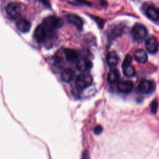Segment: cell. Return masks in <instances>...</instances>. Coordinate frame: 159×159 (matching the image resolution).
I'll use <instances>...</instances> for the list:
<instances>
[{"mask_svg": "<svg viewBox=\"0 0 159 159\" xmlns=\"http://www.w3.org/2000/svg\"><path fill=\"white\" fill-rule=\"evenodd\" d=\"M43 24L49 29L58 28L63 25V20L55 16H50L43 19Z\"/></svg>", "mask_w": 159, "mask_h": 159, "instance_id": "1", "label": "cell"}, {"mask_svg": "<svg viewBox=\"0 0 159 159\" xmlns=\"http://www.w3.org/2000/svg\"><path fill=\"white\" fill-rule=\"evenodd\" d=\"M75 82L78 88L84 89L92 84L93 77L88 73L81 74L77 76Z\"/></svg>", "mask_w": 159, "mask_h": 159, "instance_id": "2", "label": "cell"}, {"mask_svg": "<svg viewBox=\"0 0 159 159\" xmlns=\"http://www.w3.org/2000/svg\"><path fill=\"white\" fill-rule=\"evenodd\" d=\"M21 6L17 2H10L6 7L7 14L12 18L16 19L19 17L21 13Z\"/></svg>", "mask_w": 159, "mask_h": 159, "instance_id": "3", "label": "cell"}, {"mask_svg": "<svg viewBox=\"0 0 159 159\" xmlns=\"http://www.w3.org/2000/svg\"><path fill=\"white\" fill-rule=\"evenodd\" d=\"M131 34L135 40L140 41L145 38L147 35V30L143 25L137 24L132 27Z\"/></svg>", "mask_w": 159, "mask_h": 159, "instance_id": "4", "label": "cell"}, {"mask_svg": "<svg viewBox=\"0 0 159 159\" xmlns=\"http://www.w3.org/2000/svg\"><path fill=\"white\" fill-rule=\"evenodd\" d=\"M145 48L150 53H156L159 48V44L157 39L154 37L148 38L145 42Z\"/></svg>", "mask_w": 159, "mask_h": 159, "instance_id": "5", "label": "cell"}, {"mask_svg": "<svg viewBox=\"0 0 159 159\" xmlns=\"http://www.w3.org/2000/svg\"><path fill=\"white\" fill-rule=\"evenodd\" d=\"M138 89L143 94L150 93L153 89V83L147 80H142L138 85Z\"/></svg>", "mask_w": 159, "mask_h": 159, "instance_id": "6", "label": "cell"}, {"mask_svg": "<svg viewBox=\"0 0 159 159\" xmlns=\"http://www.w3.org/2000/svg\"><path fill=\"white\" fill-rule=\"evenodd\" d=\"M124 32V27L117 24L111 27L107 30V36L110 39H115L120 36Z\"/></svg>", "mask_w": 159, "mask_h": 159, "instance_id": "7", "label": "cell"}, {"mask_svg": "<svg viewBox=\"0 0 159 159\" xmlns=\"http://www.w3.org/2000/svg\"><path fill=\"white\" fill-rule=\"evenodd\" d=\"M133 87H134L133 82L129 80L120 81L118 83L117 85L118 91L123 93H129L132 90Z\"/></svg>", "mask_w": 159, "mask_h": 159, "instance_id": "8", "label": "cell"}, {"mask_svg": "<svg viewBox=\"0 0 159 159\" xmlns=\"http://www.w3.org/2000/svg\"><path fill=\"white\" fill-rule=\"evenodd\" d=\"M76 67L80 71H86L91 68L92 63L86 58L81 57L77 60Z\"/></svg>", "mask_w": 159, "mask_h": 159, "instance_id": "9", "label": "cell"}, {"mask_svg": "<svg viewBox=\"0 0 159 159\" xmlns=\"http://www.w3.org/2000/svg\"><path fill=\"white\" fill-rule=\"evenodd\" d=\"M34 36L39 42H42L45 40L46 37V30L42 24H39L37 26L34 31Z\"/></svg>", "mask_w": 159, "mask_h": 159, "instance_id": "10", "label": "cell"}, {"mask_svg": "<svg viewBox=\"0 0 159 159\" xmlns=\"http://www.w3.org/2000/svg\"><path fill=\"white\" fill-rule=\"evenodd\" d=\"M16 27L19 31L25 33L29 31L31 24L28 20L21 18L16 22Z\"/></svg>", "mask_w": 159, "mask_h": 159, "instance_id": "11", "label": "cell"}, {"mask_svg": "<svg viewBox=\"0 0 159 159\" xmlns=\"http://www.w3.org/2000/svg\"><path fill=\"white\" fill-rule=\"evenodd\" d=\"M68 20L75 25L78 29H81L83 25V22L82 19L78 15L74 14H70L66 16Z\"/></svg>", "mask_w": 159, "mask_h": 159, "instance_id": "12", "label": "cell"}, {"mask_svg": "<svg viewBox=\"0 0 159 159\" xmlns=\"http://www.w3.org/2000/svg\"><path fill=\"white\" fill-rule=\"evenodd\" d=\"M134 58L137 62L144 63L147 61L148 55L144 50L138 49L134 52Z\"/></svg>", "mask_w": 159, "mask_h": 159, "instance_id": "13", "label": "cell"}, {"mask_svg": "<svg viewBox=\"0 0 159 159\" xmlns=\"http://www.w3.org/2000/svg\"><path fill=\"white\" fill-rule=\"evenodd\" d=\"M145 14L151 20H156L159 19V11L157 7L153 6H150L147 7Z\"/></svg>", "mask_w": 159, "mask_h": 159, "instance_id": "14", "label": "cell"}, {"mask_svg": "<svg viewBox=\"0 0 159 159\" xmlns=\"http://www.w3.org/2000/svg\"><path fill=\"white\" fill-rule=\"evenodd\" d=\"M106 60L109 66H114L119 62V57L115 52H110L107 55Z\"/></svg>", "mask_w": 159, "mask_h": 159, "instance_id": "15", "label": "cell"}, {"mask_svg": "<svg viewBox=\"0 0 159 159\" xmlns=\"http://www.w3.org/2000/svg\"><path fill=\"white\" fill-rule=\"evenodd\" d=\"M120 78V73L117 69L110 70L107 75V80L111 83H114L118 81Z\"/></svg>", "mask_w": 159, "mask_h": 159, "instance_id": "16", "label": "cell"}, {"mask_svg": "<svg viewBox=\"0 0 159 159\" xmlns=\"http://www.w3.org/2000/svg\"><path fill=\"white\" fill-rule=\"evenodd\" d=\"M65 55L66 59L70 61H74L78 59V52L71 48H66L65 50Z\"/></svg>", "mask_w": 159, "mask_h": 159, "instance_id": "17", "label": "cell"}, {"mask_svg": "<svg viewBox=\"0 0 159 159\" xmlns=\"http://www.w3.org/2000/svg\"><path fill=\"white\" fill-rule=\"evenodd\" d=\"M73 71L70 68H66L61 72V77L65 82H70L73 77Z\"/></svg>", "mask_w": 159, "mask_h": 159, "instance_id": "18", "label": "cell"}, {"mask_svg": "<svg viewBox=\"0 0 159 159\" xmlns=\"http://www.w3.org/2000/svg\"><path fill=\"white\" fill-rule=\"evenodd\" d=\"M124 73L127 77H132L135 75V70L132 66L129 65L124 68Z\"/></svg>", "mask_w": 159, "mask_h": 159, "instance_id": "19", "label": "cell"}, {"mask_svg": "<svg viewBox=\"0 0 159 159\" xmlns=\"http://www.w3.org/2000/svg\"><path fill=\"white\" fill-rule=\"evenodd\" d=\"M132 61V57L130 55H126L123 61V63H122V67L125 68V67L130 65Z\"/></svg>", "mask_w": 159, "mask_h": 159, "instance_id": "20", "label": "cell"}, {"mask_svg": "<svg viewBox=\"0 0 159 159\" xmlns=\"http://www.w3.org/2000/svg\"><path fill=\"white\" fill-rule=\"evenodd\" d=\"M158 102L157 100H154L152 103H151V111L152 113L155 114L157 111L158 109Z\"/></svg>", "mask_w": 159, "mask_h": 159, "instance_id": "21", "label": "cell"}, {"mask_svg": "<svg viewBox=\"0 0 159 159\" xmlns=\"http://www.w3.org/2000/svg\"><path fill=\"white\" fill-rule=\"evenodd\" d=\"M102 131V127L100 125H96L94 129V132L97 134V135H99L100 134Z\"/></svg>", "mask_w": 159, "mask_h": 159, "instance_id": "22", "label": "cell"}, {"mask_svg": "<svg viewBox=\"0 0 159 159\" xmlns=\"http://www.w3.org/2000/svg\"><path fill=\"white\" fill-rule=\"evenodd\" d=\"M81 159H90V155L88 150H84L83 152Z\"/></svg>", "mask_w": 159, "mask_h": 159, "instance_id": "23", "label": "cell"}]
</instances>
